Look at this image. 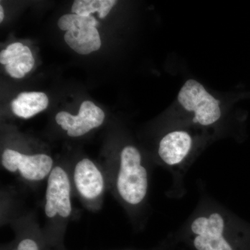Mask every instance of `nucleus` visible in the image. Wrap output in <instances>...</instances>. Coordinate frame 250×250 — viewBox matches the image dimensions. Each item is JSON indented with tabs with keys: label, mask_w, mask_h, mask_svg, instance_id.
<instances>
[{
	"label": "nucleus",
	"mask_w": 250,
	"mask_h": 250,
	"mask_svg": "<svg viewBox=\"0 0 250 250\" xmlns=\"http://www.w3.org/2000/svg\"><path fill=\"white\" fill-rule=\"evenodd\" d=\"M4 10H3L2 6H0V22H2L3 20H4Z\"/></svg>",
	"instance_id": "obj_16"
},
{
	"label": "nucleus",
	"mask_w": 250,
	"mask_h": 250,
	"mask_svg": "<svg viewBox=\"0 0 250 250\" xmlns=\"http://www.w3.org/2000/svg\"><path fill=\"white\" fill-rule=\"evenodd\" d=\"M173 248L189 250H246L245 231L235 215L207 192H202L191 214L167 236Z\"/></svg>",
	"instance_id": "obj_1"
},
{
	"label": "nucleus",
	"mask_w": 250,
	"mask_h": 250,
	"mask_svg": "<svg viewBox=\"0 0 250 250\" xmlns=\"http://www.w3.org/2000/svg\"><path fill=\"white\" fill-rule=\"evenodd\" d=\"M149 170L137 147L129 145L122 149L115 174V190L132 218L139 217L147 204Z\"/></svg>",
	"instance_id": "obj_2"
},
{
	"label": "nucleus",
	"mask_w": 250,
	"mask_h": 250,
	"mask_svg": "<svg viewBox=\"0 0 250 250\" xmlns=\"http://www.w3.org/2000/svg\"><path fill=\"white\" fill-rule=\"evenodd\" d=\"M177 100L186 111L193 112V124L208 127L216 124L221 118L220 101L196 80L186 82L179 90Z\"/></svg>",
	"instance_id": "obj_4"
},
{
	"label": "nucleus",
	"mask_w": 250,
	"mask_h": 250,
	"mask_svg": "<svg viewBox=\"0 0 250 250\" xmlns=\"http://www.w3.org/2000/svg\"><path fill=\"white\" fill-rule=\"evenodd\" d=\"M71 182L65 169L55 166L47 177L45 213L49 219H67L71 215Z\"/></svg>",
	"instance_id": "obj_6"
},
{
	"label": "nucleus",
	"mask_w": 250,
	"mask_h": 250,
	"mask_svg": "<svg viewBox=\"0 0 250 250\" xmlns=\"http://www.w3.org/2000/svg\"><path fill=\"white\" fill-rule=\"evenodd\" d=\"M172 246L171 244L170 241H169L168 238H166L164 241L161 242L159 246L155 247L153 249L148 250H172Z\"/></svg>",
	"instance_id": "obj_14"
},
{
	"label": "nucleus",
	"mask_w": 250,
	"mask_h": 250,
	"mask_svg": "<svg viewBox=\"0 0 250 250\" xmlns=\"http://www.w3.org/2000/svg\"><path fill=\"white\" fill-rule=\"evenodd\" d=\"M73 182L79 195L87 202L97 201L104 192L103 172L89 159L77 163L73 171Z\"/></svg>",
	"instance_id": "obj_9"
},
{
	"label": "nucleus",
	"mask_w": 250,
	"mask_h": 250,
	"mask_svg": "<svg viewBox=\"0 0 250 250\" xmlns=\"http://www.w3.org/2000/svg\"><path fill=\"white\" fill-rule=\"evenodd\" d=\"M5 69L10 76L14 77V78L21 79L25 75V73L22 71L19 67L10 65V64L5 65Z\"/></svg>",
	"instance_id": "obj_13"
},
{
	"label": "nucleus",
	"mask_w": 250,
	"mask_h": 250,
	"mask_svg": "<svg viewBox=\"0 0 250 250\" xmlns=\"http://www.w3.org/2000/svg\"><path fill=\"white\" fill-rule=\"evenodd\" d=\"M104 118V112L101 108L92 102L85 101L81 104L77 116L66 111L59 112L56 116V122L69 136L79 137L101 126Z\"/></svg>",
	"instance_id": "obj_8"
},
{
	"label": "nucleus",
	"mask_w": 250,
	"mask_h": 250,
	"mask_svg": "<svg viewBox=\"0 0 250 250\" xmlns=\"http://www.w3.org/2000/svg\"><path fill=\"white\" fill-rule=\"evenodd\" d=\"M48 104V98L42 92H24L13 101L12 110L16 116L28 119L44 111Z\"/></svg>",
	"instance_id": "obj_10"
},
{
	"label": "nucleus",
	"mask_w": 250,
	"mask_h": 250,
	"mask_svg": "<svg viewBox=\"0 0 250 250\" xmlns=\"http://www.w3.org/2000/svg\"><path fill=\"white\" fill-rule=\"evenodd\" d=\"M117 4L116 0H77L72 6V13L81 16H89L98 12L99 18L106 17Z\"/></svg>",
	"instance_id": "obj_11"
},
{
	"label": "nucleus",
	"mask_w": 250,
	"mask_h": 250,
	"mask_svg": "<svg viewBox=\"0 0 250 250\" xmlns=\"http://www.w3.org/2000/svg\"><path fill=\"white\" fill-rule=\"evenodd\" d=\"M22 43L21 42H15V43L11 44L6 47V49L9 51H15L17 50V49L21 48V47H23Z\"/></svg>",
	"instance_id": "obj_15"
},
{
	"label": "nucleus",
	"mask_w": 250,
	"mask_h": 250,
	"mask_svg": "<svg viewBox=\"0 0 250 250\" xmlns=\"http://www.w3.org/2000/svg\"><path fill=\"white\" fill-rule=\"evenodd\" d=\"M98 25V21L92 16L65 14L58 21L59 27L67 31L64 39L67 45L82 55L98 51L101 47V39L96 28Z\"/></svg>",
	"instance_id": "obj_5"
},
{
	"label": "nucleus",
	"mask_w": 250,
	"mask_h": 250,
	"mask_svg": "<svg viewBox=\"0 0 250 250\" xmlns=\"http://www.w3.org/2000/svg\"><path fill=\"white\" fill-rule=\"evenodd\" d=\"M1 163L5 170L19 174L28 182L43 180L54 168L53 159L47 154L27 155L11 149H6L3 152Z\"/></svg>",
	"instance_id": "obj_7"
},
{
	"label": "nucleus",
	"mask_w": 250,
	"mask_h": 250,
	"mask_svg": "<svg viewBox=\"0 0 250 250\" xmlns=\"http://www.w3.org/2000/svg\"><path fill=\"white\" fill-rule=\"evenodd\" d=\"M2 250H49L43 242L32 236H23L18 238L8 249Z\"/></svg>",
	"instance_id": "obj_12"
},
{
	"label": "nucleus",
	"mask_w": 250,
	"mask_h": 250,
	"mask_svg": "<svg viewBox=\"0 0 250 250\" xmlns=\"http://www.w3.org/2000/svg\"><path fill=\"white\" fill-rule=\"evenodd\" d=\"M195 142L193 136L183 129L171 131L159 141V160L172 178L170 190L167 192L171 198L179 199L187 193L184 183L192 163Z\"/></svg>",
	"instance_id": "obj_3"
}]
</instances>
